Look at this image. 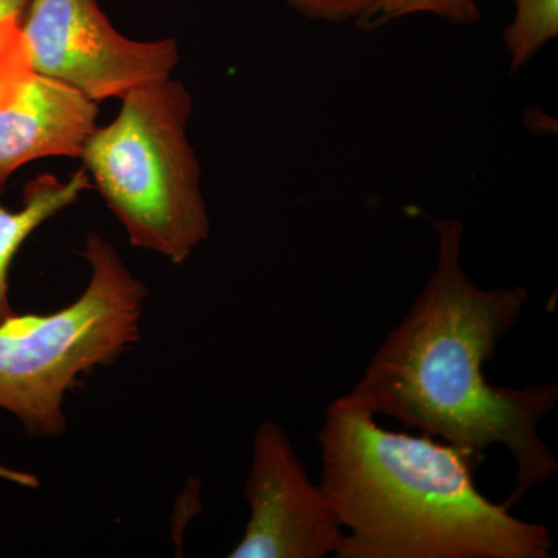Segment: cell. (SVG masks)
Here are the masks:
<instances>
[{"label": "cell", "instance_id": "6da1fadb", "mask_svg": "<svg viewBox=\"0 0 558 558\" xmlns=\"http://www.w3.org/2000/svg\"><path fill=\"white\" fill-rule=\"evenodd\" d=\"M438 263L405 318L381 341L348 398L373 416L440 438L478 472L487 449L502 446L515 461L519 506L532 488L557 475L558 461L539 422L558 402L556 381L495 387L484 366L527 306L523 286L481 289L461 267L464 227L435 220Z\"/></svg>", "mask_w": 558, "mask_h": 558}, {"label": "cell", "instance_id": "7a4b0ae2", "mask_svg": "<svg viewBox=\"0 0 558 558\" xmlns=\"http://www.w3.org/2000/svg\"><path fill=\"white\" fill-rule=\"evenodd\" d=\"M319 486L344 531L337 558H550L548 526L512 515L453 447L388 432L347 395L318 435Z\"/></svg>", "mask_w": 558, "mask_h": 558}, {"label": "cell", "instance_id": "3957f363", "mask_svg": "<svg viewBox=\"0 0 558 558\" xmlns=\"http://www.w3.org/2000/svg\"><path fill=\"white\" fill-rule=\"evenodd\" d=\"M191 110L190 90L171 75L148 81L121 98L119 117L92 132L80 157L131 245L172 264L185 263L211 230L186 134Z\"/></svg>", "mask_w": 558, "mask_h": 558}, {"label": "cell", "instance_id": "277c9868", "mask_svg": "<svg viewBox=\"0 0 558 558\" xmlns=\"http://www.w3.org/2000/svg\"><path fill=\"white\" fill-rule=\"evenodd\" d=\"M90 277L80 299L51 314H14L0 325V410L38 438L68 429L65 398L142 336L148 289L102 234L83 250Z\"/></svg>", "mask_w": 558, "mask_h": 558}, {"label": "cell", "instance_id": "5b68a950", "mask_svg": "<svg viewBox=\"0 0 558 558\" xmlns=\"http://www.w3.org/2000/svg\"><path fill=\"white\" fill-rule=\"evenodd\" d=\"M21 24L33 68L92 101L121 98L148 81L170 76L179 43L134 40L116 31L97 0H31Z\"/></svg>", "mask_w": 558, "mask_h": 558}, {"label": "cell", "instance_id": "8992f818", "mask_svg": "<svg viewBox=\"0 0 558 558\" xmlns=\"http://www.w3.org/2000/svg\"><path fill=\"white\" fill-rule=\"evenodd\" d=\"M244 497L247 526L230 558H323L339 553L343 527L277 422L256 428Z\"/></svg>", "mask_w": 558, "mask_h": 558}, {"label": "cell", "instance_id": "52a82bcc", "mask_svg": "<svg viewBox=\"0 0 558 558\" xmlns=\"http://www.w3.org/2000/svg\"><path fill=\"white\" fill-rule=\"evenodd\" d=\"M21 24L0 25V190L31 161L80 159L97 130V102L33 68Z\"/></svg>", "mask_w": 558, "mask_h": 558}, {"label": "cell", "instance_id": "ba28073f", "mask_svg": "<svg viewBox=\"0 0 558 558\" xmlns=\"http://www.w3.org/2000/svg\"><path fill=\"white\" fill-rule=\"evenodd\" d=\"M92 190L89 174L84 168L68 180L53 174H40L24 190V204L10 211L0 204V325L17 314L11 306L9 274L24 242L47 220L72 207Z\"/></svg>", "mask_w": 558, "mask_h": 558}, {"label": "cell", "instance_id": "9c48e42d", "mask_svg": "<svg viewBox=\"0 0 558 558\" xmlns=\"http://www.w3.org/2000/svg\"><path fill=\"white\" fill-rule=\"evenodd\" d=\"M515 20L505 32L513 72L558 33V0H515Z\"/></svg>", "mask_w": 558, "mask_h": 558}, {"label": "cell", "instance_id": "30bf717a", "mask_svg": "<svg viewBox=\"0 0 558 558\" xmlns=\"http://www.w3.org/2000/svg\"><path fill=\"white\" fill-rule=\"evenodd\" d=\"M413 13H432L454 24H473L480 20V10L473 0H377L374 14L380 22L409 16Z\"/></svg>", "mask_w": 558, "mask_h": 558}, {"label": "cell", "instance_id": "8fae6325", "mask_svg": "<svg viewBox=\"0 0 558 558\" xmlns=\"http://www.w3.org/2000/svg\"><path fill=\"white\" fill-rule=\"evenodd\" d=\"M292 9L311 20L348 21L373 17L377 0H288Z\"/></svg>", "mask_w": 558, "mask_h": 558}, {"label": "cell", "instance_id": "7c38bea8", "mask_svg": "<svg viewBox=\"0 0 558 558\" xmlns=\"http://www.w3.org/2000/svg\"><path fill=\"white\" fill-rule=\"evenodd\" d=\"M31 0H0V25L9 21H22Z\"/></svg>", "mask_w": 558, "mask_h": 558}]
</instances>
